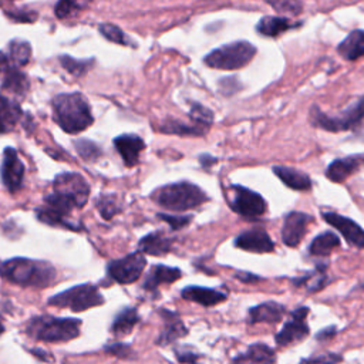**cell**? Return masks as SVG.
I'll return each mask as SVG.
<instances>
[{"instance_id":"cell-28","label":"cell","mask_w":364,"mask_h":364,"mask_svg":"<svg viewBox=\"0 0 364 364\" xmlns=\"http://www.w3.org/2000/svg\"><path fill=\"white\" fill-rule=\"evenodd\" d=\"M327 264L323 263H317L316 269L313 272H307L304 276H300L297 279H293L291 283L294 286H303L307 289L309 293H316L318 290H321L327 283H328V277H327Z\"/></svg>"},{"instance_id":"cell-2","label":"cell","mask_w":364,"mask_h":364,"mask_svg":"<svg viewBox=\"0 0 364 364\" xmlns=\"http://www.w3.org/2000/svg\"><path fill=\"white\" fill-rule=\"evenodd\" d=\"M0 276L14 284L46 287L54 282L55 269L47 262L13 257L0 262Z\"/></svg>"},{"instance_id":"cell-10","label":"cell","mask_w":364,"mask_h":364,"mask_svg":"<svg viewBox=\"0 0 364 364\" xmlns=\"http://www.w3.org/2000/svg\"><path fill=\"white\" fill-rule=\"evenodd\" d=\"M310 313L309 307H297L290 313L289 320L283 324L282 330L276 334L274 341L279 347H289L300 343L304 340L309 333V324H307V316Z\"/></svg>"},{"instance_id":"cell-24","label":"cell","mask_w":364,"mask_h":364,"mask_svg":"<svg viewBox=\"0 0 364 364\" xmlns=\"http://www.w3.org/2000/svg\"><path fill=\"white\" fill-rule=\"evenodd\" d=\"M173 245V239L165 236L162 232H152L145 235L138 243V252L151 256L166 255Z\"/></svg>"},{"instance_id":"cell-6","label":"cell","mask_w":364,"mask_h":364,"mask_svg":"<svg viewBox=\"0 0 364 364\" xmlns=\"http://www.w3.org/2000/svg\"><path fill=\"white\" fill-rule=\"evenodd\" d=\"M256 51L252 43L239 40L212 50L203 57V63L215 70H239L252 61Z\"/></svg>"},{"instance_id":"cell-9","label":"cell","mask_w":364,"mask_h":364,"mask_svg":"<svg viewBox=\"0 0 364 364\" xmlns=\"http://www.w3.org/2000/svg\"><path fill=\"white\" fill-rule=\"evenodd\" d=\"M145 266V256L141 252H134L121 259L111 260L107 266V273L114 282L119 284H129L141 277Z\"/></svg>"},{"instance_id":"cell-31","label":"cell","mask_w":364,"mask_h":364,"mask_svg":"<svg viewBox=\"0 0 364 364\" xmlns=\"http://www.w3.org/2000/svg\"><path fill=\"white\" fill-rule=\"evenodd\" d=\"M338 246H340L338 236L331 230H326L317 235L311 240V243L309 245V253L313 256L323 257V256H328Z\"/></svg>"},{"instance_id":"cell-17","label":"cell","mask_w":364,"mask_h":364,"mask_svg":"<svg viewBox=\"0 0 364 364\" xmlns=\"http://www.w3.org/2000/svg\"><path fill=\"white\" fill-rule=\"evenodd\" d=\"M114 146L127 166H135L139 161V154L145 148V142L135 134H122L114 139Z\"/></svg>"},{"instance_id":"cell-45","label":"cell","mask_w":364,"mask_h":364,"mask_svg":"<svg viewBox=\"0 0 364 364\" xmlns=\"http://www.w3.org/2000/svg\"><path fill=\"white\" fill-rule=\"evenodd\" d=\"M336 333H337V327H336V326H328V327L320 330V331L316 334V340H318V341H327V340H330L331 337H334Z\"/></svg>"},{"instance_id":"cell-1","label":"cell","mask_w":364,"mask_h":364,"mask_svg":"<svg viewBox=\"0 0 364 364\" xmlns=\"http://www.w3.org/2000/svg\"><path fill=\"white\" fill-rule=\"evenodd\" d=\"M51 107L54 121L68 134H78L94 122L91 108L80 92L58 94L53 98Z\"/></svg>"},{"instance_id":"cell-20","label":"cell","mask_w":364,"mask_h":364,"mask_svg":"<svg viewBox=\"0 0 364 364\" xmlns=\"http://www.w3.org/2000/svg\"><path fill=\"white\" fill-rule=\"evenodd\" d=\"M286 314V307L277 301H264L253 306L247 311V321L250 324L256 323H279Z\"/></svg>"},{"instance_id":"cell-21","label":"cell","mask_w":364,"mask_h":364,"mask_svg":"<svg viewBox=\"0 0 364 364\" xmlns=\"http://www.w3.org/2000/svg\"><path fill=\"white\" fill-rule=\"evenodd\" d=\"M181 276H182V272L178 267H169L165 264H154L149 269V272L142 283V287L146 291H156L161 284L173 283L178 279H181Z\"/></svg>"},{"instance_id":"cell-49","label":"cell","mask_w":364,"mask_h":364,"mask_svg":"<svg viewBox=\"0 0 364 364\" xmlns=\"http://www.w3.org/2000/svg\"><path fill=\"white\" fill-rule=\"evenodd\" d=\"M4 331V324H3V318H1V316H0V334Z\"/></svg>"},{"instance_id":"cell-23","label":"cell","mask_w":364,"mask_h":364,"mask_svg":"<svg viewBox=\"0 0 364 364\" xmlns=\"http://www.w3.org/2000/svg\"><path fill=\"white\" fill-rule=\"evenodd\" d=\"M360 166L358 156H346V158H337L326 169V176L331 182L343 183L348 176H351L354 172H357Z\"/></svg>"},{"instance_id":"cell-30","label":"cell","mask_w":364,"mask_h":364,"mask_svg":"<svg viewBox=\"0 0 364 364\" xmlns=\"http://www.w3.org/2000/svg\"><path fill=\"white\" fill-rule=\"evenodd\" d=\"M1 75H3V80H1L3 90H10L18 95H24L27 92L28 78L23 71H20V68L10 65L6 71L1 73Z\"/></svg>"},{"instance_id":"cell-42","label":"cell","mask_w":364,"mask_h":364,"mask_svg":"<svg viewBox=\"0 0 364 364\" xmlns=\"http://www.w3.org/2000/svg\"><path fill=\"white\" fill-rule=\"evenodd\" d=\"M175 353V357L179 363L182 364H196L198 363V358H199V354L195 353L191 347L188 346H179L173 350Z\"/></svg>"},{"instance_id":"cell-12","label":"cell","mask_w":364,"mask_h":364,"mask_svg":"<svg viewBox=\"0 0 364 364\" xmlns=\"http://www.w3.org/2000/svg\"><path fill=\"white\" fill-rule=\"evenodd\" d=\"M24 179V165L17 155V151L7 146L3 152L1 162V181L9 192L16 193L21 189Z\"/></svg>"},{"instance_id":"cell-5","label":"cell","mask_w":364,"mask_h":364,"mask_svg":"<svg viewBox=\"0 0 364 364\" xmlns=\"http://www.w3.org/2000/svg\"><path fill=\"white\" fill-rule=\"evenodd\" d=\"M364 119V95L351 102L347 108L336 115L323 112L317 105L310 108V122L313 127L328 131L341 132L357 128Z\"/></svg>"},{"instance_id":"cell-16","label":"cell","mask_w":364,"mask_h":364,"mask_svg":"<svg viewBox=\"0 0 364 364\" xmlns=\"http://www.w3.org/2000/svg\"><path fill=\"white\" fill-rule=\"evenodd\" d=\"M161 317L164 318V330L161 331L159 337L156 338L158 346H168L173 341H176L181 337H185L188 334V328L185 327L183 321L175 311H169L166 309L159 310Z\"/></svg>"},{"instance_id":"cell-8","label":"cell","mask_w":364,"mask_h":364,"mask_svg":"<svg viewBox=\"0 0 364 364\" xmlns=\"http://www.w3.org/2000/svg\"><path fill=\"white\" fill-rule=\"evenodd\" d=\"M53 192L67 199L74 208H82L90 195V185L75 172H64L54 178Z\"/></svg>"},{"instance_id":"cell-44","label":"cell","mask_w":364,"mask_h":364,"mask_svg":"<svg viewBox=\"0 0 364 364\" xmlns=\"http://www.w3.org/2000/svg\"><path fill=\"white\" fill-rule=\"evenodd\" d=\"M80 9V4L74 3V1H58L55 4V16L58 18H64L67 16H70L73 13V10Z\"/></svg>"},{"instance_id":"cell-18","label":"cell","mask_w":364,"mask_h":364,"mask_svg":"<svg viewBox=\"0 0 364 364\" xmlns=\"http://www.w3.org/2000/svg\"><path fill=\"white\" fill-rule=\"evenodd\" d=\"M277 357L272 347L264 343L250 344L245 353L232 358L230 364H276Z\"/></svg>"},{"instance_id":"cell-3","label":"cell","mask_w":364,"mask_h":364,"mask_svg":"<svg viewBox=\"0 0 364 364\" xmlns=\"http://www.w3.org/2000/svg\"><path fill=\"white\" fill-rule=\"evenodd\" d=\"M151 198L158 206L173 212L195 209L209 200L205 191L189 181L172 182L159 186L152 192Z\"/></svg>"},{"instance_id":"cell-13","label":"cell","mask_w":364,"mask_h":364,"mask_svg":"<svg viewBox=\"0 0 364 364\" xmlns=\"http://www.w3.org/2000/svg\"><path fill=\"white\" fill-rule=\"evenodd\" d=\"M233 245L242 250L253 253H270L274 250V243L264 228L255 226L243 230L233 240Z\"/></svg>"},{"instance_id":"cell-7","label":"cell","mask_w":364,"mask_h":364,"mask_svg":"<svg viewBox=\"0 0 364 364\" xmlns=\"http://www.w3.org/2000/svg\"><path fill=\"white\" fill-rule=\"evenodd\" d=\"M104 303V297L100 290L90 283L74 286L48 299L50 306L68 307L73 311H84L87 309L100 306Z\"/></svg>"},{"instance_id":"cell-36","label":"cell","mask_w":364,"mask_h":364,"mask_svg":"<svg viewBox=\"0 0 364 364\" xmlns=\"http://www.w3.org/2000/svg\"><path fill=\"white\" fill-rule=\"evenodd\" d=\"M60 63L70 74H73L75 77H80V75L85 74L90 70V67L92 64V60H75L70 55H61Z\"/></svg>"},{"instance_id":"cell-47","label":"cell","mask_w":364,"mask_h":364,"mask_svg":"<svg viewBox=\"0 0 364 364\" xmlns=\"http://www.w3.org/2000/svg\"><path fill=\"white\" fill-rule=\"evenodd\" d=\"M199 162H200V165H202L203 168H209L210 165L216 164L218 159H216L215 156H210V155H208V154H203V155H199Z\"/></svg>"},{"instance_id":"cell-22","label":"cell","mask_w":364,"mask_h":364,"mask_svg":"<svg viewBox=\"0 0 364 364\" xmlns=\"http://www.w3.org/2000/svg\"><path fill=\"white\" fill-rule=\"evenodd\" d=\"M273 173L290 189L293 191H310L311 189V179L303 171L296 168L276 165L272 168Z\"/></svg>"},{"instance_id":"cell-40","label":"cell","mask_w":364,"mask_h":364,"mask_svg":"<svg viewBox=\"0 0 364 364\" xmlns=\"http://www.w3.org/2000/svg\"><path fill=\"white\" fill-rule=\"evenodd\" d=\"M269 4L280 11V13H290L293 16H297L299 13H301V9H303V4L299 3V1H289V0H280V1H269Z\"/></svg>"},{"instance_id":"cell-33","label":"cell","mask_w":364,"mask_h":364,"mask_svg":"<svg viewBox=\"0 0 364 364\" xmlns=\"http://www.w3.org/2000/svg\"><path fill=\"white\" fill-rule=\"evenodd\" d=\"M7 57L10 60V63L20 68V67H24L28 61H30V57H31V47H30V43L26 41V40H20V38H16V40H11L9 43V53H7Z\"/></svg>"},{"instance_id":"cell-34","label":"cell","mask_w":364,"mask_h":364,"mask_svg":"<svg viewBox=\"0 0 364 364\" xmlns=\"http://www.w3.org/2000/svg\"><path fill=\"white\" fill-rule=\"evenodd\" d=\"M189 118L193 125L209 131V128L213 122V112L209 108H206L205 105H202L200 102L193 101V102H191Z\"/></svg>"},{"instance_id":"cell-14","label":"cell","mask_w":364,"mask_h":364,"mask_svg":"<svg viewBox=\"0 0 364 364\" xmlns=\"http://www.w3.org/2000/svg\"><path fill=\"white\" fill-rule=\"evenodd\" d=\"M321 216L328 225H331L333 228H336V230L341 233L348 245L364 249V229L358 223L336 212H321Z\"/></svg>"},{"instance_id":"cell-35","label":"cell","mask_w":364,"mask_h":364,"mask_svg":"<svg viewBox=\"0 0 364 364\" xmlns=\"http://www.w3.org/2000/svg\"><path fill=\"white\" fill-rule=\"evenodd\" d=\"M100 33L109 41L121 44V46H131V47H136V44L117 26L111 24V23H102L98 26Z\"/></svg>"},{"instance_id":"cell-26","label":"cell","mask_w":364,"mask_h":364,"mask_svg":"<svg viewBox=\"0 0 364 364\" xmlns=\"http://www.w3.org/2000/svg\"><path fill=\"white\" fill-rule=\"evenodd\" d=\"M300 23H291L282 16H263L256 24V31L264 37H277L282 33L299 27Z\"/></svg>"},{"instance_id":"cell-48","label":"cell","mask_w":364,"mask_h":364,"mask_svg":"<svg viewBox=\"0 0 364 364\" xmlns=\"http://www.w3.org/2000/svg\"><path fill=\"white\" fill-rule=\"evenodd\" d=\"M34 355H38L41 360H46V361H51V355L46 351H41V350H33L31 351Z\"/></svg>"},{"instance_id":"cell-38","label":"cell","mask_w":364,"mask_h":364,"mask_svg":"<svg viewBox=\"0 0 364 364\" xmlns=\"http://www.w3.org/2000/svg\"><path fill=\"white\" fill-rule=\"evenodd\" d=\"M97 208L100 210V213L105 218V219H109L112 218L118 210L119 208L117 206V200H115V196L109 195V196H101L97 202Z\"/></svg>"},{"instance_id":"cell-39","label":"cell","mask_w":364,"mask_h":364,"mask_svg":"<svg viewBox=\"0 0 364 364\" xmlns=\"http://www.w3.org/2000/svg\"><path fill=\"white\" fill-rule=\"evenodd\" d=\"M343 361V357L340 354L334 353H323L318 355H311L300 360L299 364H340Z\"/></svg>"},{"instance_id":"cell-15","label":"cell","mask_w":364,"mask_h":364,"mask_svg":"<svg viewBox=\"0 0 364 364\" xmlns=\"http://www.w3.org/2000/svg\"><path fill=\"white\" fill-rule=\"evenodd\" d=\"M313 216L304 212H290L284 216L282 228V242L289 247H296L307 232V226L313 222Z\"/></svg>"},{"instance_id":"cell-32","label":"cell","mask_w":364,"mask_h":364,"mask_svg":"<svg viewBox=\"0 0 364 364\" xmlns=\"http://www.w3.org/2000/svg\"><path fill=\"white\" fill-rule=\"evenodd\" d=\"M158 129L164 134H173V135H181V136H203L208 132L206 129L196 127L192 122L186 124V122H182V121L173 119V118L165 119L159 125Z\"/></svg>"},{"instance_id":"cell-25","label":"cell","mask_w":364,"mask_h":364,"mask_svg":"<svg viewBox=\"0 0 364 364\" xmlns=\"http://www.w3.org/2000/svg\"><path fill=\"white\" fill-rule=\"evenodd\" d=\"M23 111L14 100L0 94V134L10 132L21 119Z\"/></svg>"},{"instance_id":"cell-11","label":"cell","mask_w":364,"mask_h":364,"mask_svg":"<svg viewBox=\"0 0 364 364\" xmlns=\"http://www.w3.org/2000/svg\"><path fill=\"white\" fill-rule=\"evenodd\" d=\"M233 198L230 209L243 218H259L266 212V200L263 196L246 186L232 185Z\"/></svg>"},{"instance_id":"cell-4","label":"cell","mask_w":364,"mask_h":364,"mask_svg":"<svg viewBox=\"0 0 364 364\" xmlns=\"http://www.w3.org/2000/svg\"><path fill=\"white\" fill-rule=\"evenodd\" d=\"M80 326L81 321L77 318L37 316L27 323L26 333L38 341L63 343L78 337Z\"/></svg>"},{"instance_id":"cell-46","label":"cell","mask_w":364,"mask_h":364,"mask_svg":"<svg viewBox=\"0 0 364 364\" xmlns=\"http://www.w3.org/2000/svg\"><path fill=\"white\" fill-rule=\"evenodd\" d=\"M236 279H239L243 283H256L260 280V277H257L256 274L249 273V272H237Z\"/></svg>"},{"instance_id":"cell-43","label":"cell","mask_w":364,"mask_h":364,"mask_svg":"<svg viewBox=\"0 0 364 364\" xmlns=\"http://www.w3.org/2000/svg\"><path fill=\"white\" fill-rule=\"evenodd\" d=\"M105 351L112 354V355H117V357H121V358H128L131 354H132V350L128 344H121V343H117V344H109L105 347Z\"/></svg>"},{"instance_id":"cell-29","label":"cell","mask_w":364,"mask_h":364,"mask_svg":"<svg viewBox=\"0 0 364 364\" xmlns=\"http://www.w3.org/2000/svg\"><path fill=\"white\" fill-rule=\"evenodd\" d=\"M138 321H139L138 310L135 307H125L115 316L111 324V333L117 337L127 336L132 331V328Z\"/></svg>"},{"instance_id":"cell-19","label":"cell","mask_w":364,"mask_h":364,"mask_svg":"<svg viewBox=\"0 0 364 364\" xmlns=\"http://www.w3.org/2000/svg\"><path fill=\"white\" fill-rule=\"evenodd\" d=\"M182 299L198 303L205 307L216 306L228 299V294L225 291L210 289V287H202V286H186L181 291Z\"/></svg>"},{"instance_id":"cell-27","label":"cell","mask_w":364,"mask_h":364,"mask_svg":"<svg viewBox=\"0 0 364 364\" xmlns=\"http://www.w3.org/2000/svg\"><path fill=\"white\" fill-rule=\"evenodd\" d=\"M337 53L344 60H357L364 57V30L351 31L338 46Z\"/></svg>"},{"instance_id":"cell-37","label":"cell","mask_w":364,"mask_h":364,"mask_svg":"<svg viewBox=\"0 0 364 364\" xmlns=\"http://www.w3.org/2000/svg\"><path fill=\"white\" fill-rule=\"evenodd\" d=\"M158 218L161 220L166 222L171 226V229H173V230L186 228L193 219L192 215H168V213H158Z\"/></svg>"},{"instance_id":"cell-41","label":"cell","mask_w":364,"mask_h":364,"mask_svg":"<svg viewBox=\"0 0 364 364\" xmlns=\"http://www.w3.org/2000/svg\"><path fill=\"white\" fill-rule=\"evenodd\" d=\"M75 148H77V152L85 158L87 161L95 158L100 155V149L97 148V145L91 141H85V139H80V141H75Z\"/></svg>"}]
</instances>
